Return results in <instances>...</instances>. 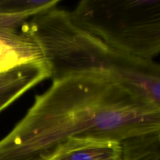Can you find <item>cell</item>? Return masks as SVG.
<instances>
[{
  "label": "cell",
  "instance_id": "1",
  "mask_svg": "<svg viewBox=\"0 0 160 160\" xmlns=\"http://www.w3.org/2000/svg\"><path fill=\"white\" fill-rule=\"evenodd\" d=\"M160 137V110L105 77L78 73L52 80L0 141V160H49L70 139L123 142Z\"/></svg>",
  "mask_w": 160,
  "mask_h": 160
},
{
  "label": "cell",
  "instance_id": "2",
  "mask_svg": "<svg viewBox=\"0 0 160 160\" xmlns=\"http://www.w3.org/2000/svg\"><path fill=\"white\" fill-rule=\"evenodd\" d=\"M70 16L84 31L129 56L160 54V0H83Z\"/></svg>",
  "mask_w": 160,
  "mask_h": 160
},
{
  "label": "cell",
  "instance_id": "3",
  "mask_svg": "<svg viewBox=\"0 0 160 160\" xmlns=\"http://www.w3.org/2000/svg\"><path fill=\"white\" fill-rule=\"evenodd\" d=\"M50 75L45 61L23 64L0 73V112Z\"/></svg>",
  "mask_w": 160,
  "mask_h": 160
},
{
  "label": "cell",
  "instance_id": "4",
  "mask_svg": "<svg viewBox=\"0 0 160 160\" xmlns=\"http://www.w3.org/2000/svg\"><path fill=\"white\" fill-rule=\"evenodd\" d=\"M50 159L122 160L123 148L121 143L112 141L70 139L58 148Z\"/></svg>",
  "mask_w": 160,
  "mask_h": 160
},
{
  "label": "cell",
  "instance_id": "5",
  "mask_svg": "<svg viewBox=\"0 0 160 160\" xmlns=\"http://www.w3.org/2000/svg\"><path fill=\"white\" fill-rule=\"evenodd\" d=\"M123 160H160V137H140L121 142Z\"/></svg>",
  "mask_w": 160,
  "mask_h": 160
},
{
  "label": "cell",
  "instance_id": "6",
  "mask_svg": "<svg viewBox=\"0 0 160 160\" xmlns=\"http://www.w3.org/2000/svg\"><path fill=\"white\" fill-rule=\"evenodd\" d=\"M50 160H53V159H50ZM122 160H123V159H122Z\"/></svg>",
  "mask_w": 160,
  "mask_h": 160
}]
</instances>
